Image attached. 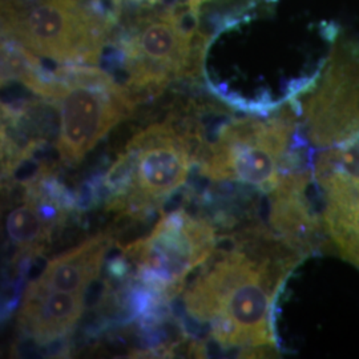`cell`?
Listing matches in <instances>:
<instances>
[{
  "label": "cell",
  "mask_w": 359,
  "mask_h": 359,
  "mask_svg": "<svg viewBox=\"0 0 359 359\" xmlns=\"http://www.w3.org/2000/svg\"><path fill=\"white\" fill-rule=\"evenodd\" d=\"M304 258L271 229L248 226L231 246L213 252L209 265L185 290V311L209 327L221 348L249 357L271 354L276 298Z\"/></svg>",
  "instance_id": "obj_1"
},
{
  "label": "cell",
  "mask_w": 359,
  "mask_h": 359,
  "mask_svg": "<svg viewBox=\"0 0 359 359\" xmlns=\"http://www.w3.org/2000/svg\"><path fill=\"white\" fill-rule=\"evenodd\" d=\"M298 112L293 100L270 116L233 117L206 148L203 173L271 193L285 172L304 165L305 145L295 142Z\"/></svg>",
  "instance_id": "obj_2"
},
{
  "label": "cell",
  "mask_w": 359,
  "mask_h": 359,
  "mask_svg": "<svg viewBox=\"0 0 359 359\" xmlns=\"http://www.w3.org/2000/svg\"><path fill=\"white\" fill-rule=\"evenodd\" d=\"M1 39L59 65H97L115 26L83 0H1Z\"/></svg>",
  "instance_id": "obj_3"
},
{
  "label": "cell",
  "mask_w": 359,
  "mask_h": 359,
  "mask_svg": "<svg viewBox=\"0 0 359 359\" xmlns=\"http://www.w3.org/2000/svg\"><path fill=\"white\" fill-rule=\"evenodd\" d=\"M50 103L59 115L57 151L65 164L79 163L104 136L135 109L139 100L102 68L62 65Z\"/></svg>",
  "instance_id": "obj_4"
},
{
  "label": "cell",
  "mask_w": 359,
  "mask_h": 359,
  "mask_svg": "<svg viewBox=\"0 0 359 359\" xmlns=\"http://www.w3.org/2000/svg\"><path fill=\"white\" fill-rule=\"evenodd\" d=\"M327 35L325 65L293 99L298 129L317 149L359 137V40L341 27Z\"/></svg>",
  "instance_id": "obj_5"
},
{
  "label": "cell",
  "mask_w": 359,
  "mask_h": 359,
  "mask_svg": "<svg viewBox=\"0 0 359 359\" xmlns=\"http://www.w3.org/2000/svg\"><path fill=\"white\" fill-rule=\"evenodd\" d=\"M196 136L175 126L173 120L156 123L137 133L105 179V185L117 197L114 205L129 212L142 210L176 192L188 177Z\"/></svg>",
  "instance_id": "obj_6"
},
{
  "label": "cell",
  "mask_w": 359,
  "mask_h": 359,
  "mask_svg": "<svg viewBox=\"0 0 359 359\" xmlns=\"http://www.w3.org/2000/svg\"><path fill=\"white\" fill-rule=\"evenodd\" d=\"M215 245L213 228L180 209L161 218L147 238L129 245L127 253L142 283L173 295L182 289L187 276L213 255Z\"/></svg>",
  "instance_id": "obj_7"
},
{
  "label": "cell",
  "mask_w": 359,
  "mask_h": 359,
  "mask_svg": "<svg viewBox=\"0 0 359 359\" xmlns=\"http://www.w3.org/2000/svg\"><path fill=\"white\" fill-rule=\"evenodd\" d=\"M311 173L325 249L359 269V137L321 148Z\"/></svg>",
  "instance_id": "obj_8"
},
{
  "label": "cell",
  "mask_w": 359,
  "mask_h": 359,
  "mask_svg": "<svg viewBox=\"0 0 359 359\" xmlns=\"http://www.w3.org/2000/svg\"><path fill=\"white\" fill-rule=\"evenodd\" d=\"M109 245L111 237L100 234L53 258L38 278L28 285L26 293H86L102 271Z\"/></svg>",
  "instance_id": "obj_9"
},
{
  "label": "cell",
  "mask_w": 359,
  "mask_h": 359,
  "mask_svg": "<svg viewBox=\"0 0 359 359\" xmlns=\"http://www.w3.org/2000/svg\"><path fill=\"white\" fill-rule=\"evenodd\" d=\"M84 293H25L19 323L31 338L47 344L68 333L80 320Z\"/></svg>",
  "instance_id": "obj_10"
},
{
  "label": "cell",
  "mask_w": 359,
  "mask_h": 359,
  "mask_svg": "<svg viewBox=\"0 0 359 359\" xmlns=\"http://www.w3.org/2000/svg\"><path fill=\"white\" fill-rule=\"evenodd\" d=\"M51 224L48 215L39 210L34 196H28L23 205L15 208L7 217V233L16 248L23 252H38L48 237Z\"/></svg>",
  "instance_id": "obj_11"
}]
</instances>
